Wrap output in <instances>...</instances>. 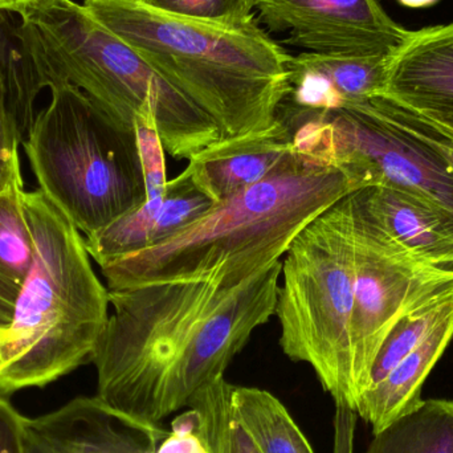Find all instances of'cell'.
Segmentation results:
<instances>
[{
  "mask_svg": "<svg viewBox=\"0 0 453 453\" xmlns=\"http://www.w3.org/2000/svg\"><path fill=\"white\" fill-rule=\"evenodd\" d=\"M281 268L276 261L236 287L210 276L109 290L96 396L153 425L188 407L274 316Z\"/></svg>",
  "mask_w": 453,
  "mask_h": 453,
  "instance_id": "6da1fadb",
  "label": "cell"
},
{
  "mask_svg": "<svg viewBox=\"0 0 453 453\" xmlns=\"http://www.w3.org/2000/svg\"><path fill=\"white\" fill-rule=\"evenodd\" d=\"M252 188L215 204L170 239L101 266L108 290L219 277L236 287L289 250L309 223L358 190L317 141Z\"/></svg>",
  "mask_w": 453,
  "mask_h": 453,
  "instance_id": "7a4b0ae2",
  "label": "cell"
},
{
  "mask_svg": "<svg viewBox=\"0 0 453 453\" xmlns=\"http://www.w3.org/2000/svg\"><path fill=\"white\" fill-rule=\"evenodd\" d=\"M88 12L209 114L222 140L274 127L289 93L288 55L255 20L212 26L138 0H84Z\"/></svg>",
  "mask_w": 453,
  "mask_h": 453,
  "instance_id": "3957f363",
  "label": "cell"
},
{
  "mask_svg": "<svg viewBox=\"0 0 453 453\" xmlns=\"http://www.w3.org/2000/svg\"><path fill=\"white\" fill-rule=\"evenodd\" d=\"M19 34L40 88L73 85L114 121L158 130L175 159H190L222 140L214 119L173 87L140 53L72 0L20 8Z\"/></svg>",
  "mask_w": 453,
  "mask_h": 453,
  "instance_id": "277c9868",
  "label": "cell"
},
{
  "mask_svg": "<svg viewBox=\"0 0 453 453\" xmlns=\"http://www.w3.org/2000/svg\"><path fill=\"white\" fill-rule=\"evenodd\" d=\"M35 260L16 303L11 364L0 395L45 388L92 362L109 319V290L90 264L84 237L42 190L23 196Z\"/></svg>",
  "mask_w": 453,
  "mask_h": 453,
  "instance_id": "5b68a950",
  "label": "cell"
},
{
  "mask_svg": "<svg viewBox=\"0 0 453 453\" xmlns=\"http://www.w3.org/2000/svg\"><path fill=\"white\" fill-rule=\"evenodd\" d=\"M50 90L24 150L40 190L89 236L148 201L137 134L79 88Z\"/></svg>",
  "mask_w": 453,
  "mask_h": 453,
  "instance_id": "8992f818",
  "label": "cell"
},
{
  "mask_svg": "<svg viewBox=\"0 0 453 453\" xmlns=\"http://www.w3.org/2000/svg\"><path fill=\"white\" fill-rule=\"evenodd\" d=\"M282 261L276 314L280 346L305 362L325 391L357 411L351 319L356 279L351 196L341 199L296 236Z\"/></svg>",
  "mask_w": 453,
  "mask_h": 453,
  "instance_id": "52a82bcc",
  "label": "cell"
},
{
  "mask_svg": "<svg viewBox=\"0 0 453 453\" xmlns=\"http://www.w3.org/2000/svg\"><path fill=\"white\" fill-rule=\"evenodd\" d=\"M350 196L356 242L351 349L359 401L391 329L407 314L452 297L453 266L433 265L410 253L358 203L354 193Z\"/></svg>",
  "mask_w": 453,
  "mask_h": 453,
  "instance_id": "ba28073f",
  "label": "cell"
},
{
  "mask_svg": "<svg viewBox=\"0 0 453 453\" xmlns=\"http://www.w3.org/2000/svg\"><path fill=\"white\" fill-rule=\"evenodd\" d=\"M308 111L321 129L333 164L358 190L388 186L453 215V174L449 167L430 149L380 117L369 100Z\"/></svg>",
  "mask_w": 453,
  "mask_h": 453,
  "instance_id": "9c48e42d",
  "label": "cell"
},
{
  "mask_svg": "<svg viewBox=\"0 0 453 453\" xmlns=\"http://www.w3.org/2000/svg\"><path fill=\"white\" fill-rule=\"evenodd\" d=\"M255 8L269 31L321 55L391 58L411 35L380 0H255Z\"/></svg>",
  "mask_w": 453,
  "mask_h": 453,
  "instance_id": "30bf717a",
  "label": "cell"
},
{
  "mask_svg": "<svg viewBox=\"0 0 453 453\" xmlns=\"http://www.w3.org/2000/svg\"><path fill=\"white\" fill-rule=\"evenodd\" d=\"M27 423L61 453H157L170 433L161 425L129 417L97 396H79L42 417L27 418Z\"/></svg>",
  "mask_w": 453,
  "mask_h": 453,
  "instance_id": "8fae6325",
  "label": "cell"
},
{
  "mask_svg": "<svg viewBox=\"0 0 453 453\" xmlns=\"http://www.w3.org/2000/svg\"><path fill=\"white\" fill-rule=\"evenodd\" d=\"M215 204L186 169L167 182L164 193L87 236L88 253L98 265H105L170 239L203 217Z\"/></svg>",
  "mask_w": 453,
  "mask_h": 453,
  "instance_id": "7c38bea8",
  "label": "cell"
},
{
  "mask_svg": "<svg viewBox=\"0 0 453 453\" xmlns=\"http://www.w3.org/2000/svg\"><path fill=\"white\" fill-rule=\"evenodd\" d=\"M298 154L292 130L279 119L265 132L207 146L188 159L186 169L196 185L220 203L271 177Z\"/></svg>",
  "mask_w": 453,
  "mask_h": 453,
  "instance_id": "4fadbf2b",
  "label": "cell"
},
{
  "mask_svg": "<svg viewBox=\"0 0 453 453\" xmlns=\"http://www.w3.org/2000/svg\"><path fill=\"white\" fill-rule=\"evenodd\" d=\"M390 58H353L303 52L288 61L289 93L300 108L337 109L385 95Z\"/></svg>",
  "mask_w": 453,
  "mask_h": 453,
  "instance_id": "5bb4252c",
  "label": "cell"
},
{
  "mask_svg": "<svg viewBox=\"0 0 453 453\" xmlns=\"http://www.w3.org/2000/svg\"><path fill=\"white\" fill-rule=\"evenodd\" d=\"M383 97L417 111L453 113V23L411 31L388 60Z\"/></svg>",
  "mask_w": 453,
  "mask_h": 453,
  "instance_id": "9a60e30c",
  "label": "cell"
},
{
  "mask_svg": "<svg viewBox=\"0 0 453 453\" xmlns=\"http://www.w3.org/2000/svg\"><path fill=\"white\" fill-rule=\"evenodd\" d=\"M358 203L410 253L426 263L453 266V215L388 186L354 191Z\"/></svg>",
  "mask_w": 453,
  "mask_h": 453,
  "instance_id": "2e32d148",
  "label": "cell"
},
{
  "mask_svg": "<svg viewBox=\"0 0 453 453\" xmlns=\"http://www.w3.org/2000/svg\"><path fill=\"white\" fill-rule=\"evenodd\" d=\"M453 338V303L430 334L382 382L365 391L357 414L378 434L423 403L422 391L430 372Z\"/></svg>",
  "mask_w": 453,
  "mask_h": 453,
  "instance_id": "e0dca14e",
  "label": "cell"
},
{
  "mask_svg": "<svg viewBox=\"0 0 453 453\" xmlns=\"http://www.w3.org/2000/svg\"><path fill=\"white\" fill-rule=\"evenodd\" d=\"M23 196V182L0 194V329L12 324L19 296L34 265L35 240Z\"/></svg>",
  "mask_w": 453,
  "mask_h": 453,
  "instance_id": "ac0fdd59",
  "label": "cell"
},
{
  "mask_svg": "<svg viewBox=\"0 0 453 453\" xmlns=\"http://www.w3.org/2000/svg\"><path fill=\"white\" fill-rule=\"evenodd\" d=\"M231 403L260 453H313L284 404L268 391L232 385Z\"/></svg>",
  "mask_w": 453,
  "mask_h": 453,
  "instance_id": "d6986e66",
  "label": "cell"
},
{
  "mask_svg": "<svg viewBox=\"0 0 453 453\" xmlns=\"http://www.w3.org/2000/svg\"><path fill=\"white\" fill-rule=\"evenodd\" d=\"M364 453H453V402H423L374 434Z\"/></svg>",
  "mask_w": 453,
  "mask_h": 453,
  "instance_id": "ffe728a7",
  "label": "cell"
},
{
  "mask_svg": "<svg viewBox=\"0 0 453 453\" xmlns=\"http://www.w3.org/2000/svg\"><path fill=\"white\" fill-rule=\"evenodd\" d=\"M0 68L4 76L8 108L24 142L36 119L35 100L42 88L24 52L19 21L13 13L0 12Z\"/></svg>",
  "mask_w": 453,
  "mask_h": 453,
  "instance_id": "44dd1931",
  "label": "cell"
},
{
  "mask_svg": "<svg viewBox=\"0 0 453 453\" xmlns=\"http://www.w3.org/2000/svg\"><path fill=\"white\" fill-rule=\"evenodd\" d=\"M232 385L226 378L204 388L188 406L202 418V435L209 453H260L236 419L231 403Z\"/></svg>",
  "mask_w": 453,
  "mask_h": 453,
  "instance_id": "7402d4cb",
  "label": "cell"
},
{
  "mask_svg": "<svg viewBox=\"0 0 453 453\" xmlns=\"http://www.w3.org/2000/svg\"><path fill=\"white\" fill-rule=\"evenodd\" d=\"M453 303L452 297L404 316L386 337L370 374L369 388L382 382L411 351L425 341ZM366 390V391H367ZM364 395V394H362Z\"/></svg>",
  "mask_w": 453,
  "mask_h": 453,
  "instance_id": "603a6c76",
  "label": "cell"
},
{
  "mask_svg": "<svg viewBox=\"0 0 453 453\" xmlns=\"http://www.w3.org/2000/svg\"><path fill=\"white\" fill-rule=\"evenodd\" d=\"M380 117L396 129L406 133L426 148L430 149L453 174V134L438 127L414 109L401 105L390 98L375 97L369 100Z\"/></svg>",
  "mask_w": 453,
  "mask_h": 453,
  "instance_id": "cb8c5ba5",
  "label": "cell"
},
{
  "mask_svg": "<svg viewBox=\"0 0 453 453\" xmlns=\"http://www.w3.org/2000/svg\"><path fill=\"white\" fill-rule=\"evenodd\" d=\"M159 12L212 26L242 27L255 20V0H138Z\"/></svg>",
  "mask_w": 453,
  "mask_h": 453,
  "instance_id": "d4e9b609",
  "label": "cell"
},
{
  "mask_svg": "<svg viewBox=\"0 0 453 453\" xmlns=\"http://www.w3.org/2000/svg\"><path fill=\"white\" fill-rule=\"evenodd\" d=\"M20 143L18 127L8 108L4 76L0 68V194L12 188L15 183L23 182L19 157Z\"/></svg>",
  "mask_w": 453,
  "mask_h": 453,
  "instance_id": "484cf974",
  "label": "cell"
},
{
  "mask_svg": "<svg viewBox=\"0 0 453 453\" xmlns=\"http://www.w3.org/2000/svg\"><path fill=\"white\" fill-rule=\"evenodd\" d=\"M138 146L142 157L143 169H145L146 188H148V199L154 198L164 193L166 188V164H165V151L159 138L158 130L148 125H140L135 127Z\"/></svg>",
  "mask_w": 453,
  "mask_h": 453,
  "instance_id": "4316f807",
  "label": "cell"
},
{
  "mask_svg": "<svg viewBox=\"0 0 453 453\" xmlns=\"http://www.w3.org/2000/svg\"><path fill=\"white\" fill-rule=\"evenodd\" d=\"M157 453H209L202 435V418L196 409L178 415L172 423V431L161 441Z\"/></svg>",
  "mask_w": 453,
  "mask_h": 453,
  "instance_id": "83f0119b",
  "label": "cell"
},
{
  "mask_svg": "<svg viewBox=\"0 0 453 453\" xmlns=\"http://www.w3.org/2000/svg\"><path fill=\"white\" fill-rule=\"evenodd\" d=\"M0 453H27V418L0 395Z\"/></svg>",
  "mask_w": 453,
  "mask_h": 453,
  "instance_id": "f1b7e54d",
  "label": "cell"
},
{
  "mask_svg": "<svg viewBox=\"0 0 453 453\" xmlns=\"http://www.w3.org/2000/svg\"><path fill=\"white\" fill-rule=\"evenodd\" d=\"M358 414L342 403H335L334 453H353L354 428Z\"/></svg>",
  "mask_w": 453,
  "mask_h": 453,
  "instance_id": "f546056e",
  "label": "cell"
},
{
  "mask_svg": "<svg viewBox=\"0 0 453 453\" xmlns=\"http://www.w3.org/2000/svg\"><path fill=\"white\" fill-rule=\"evenodd\" d=\"M27 453H61L48 444L42 436L37 435L27 423Z\"/></svg>",
  "mask_w": 453,
  "mask_h": 453,
  "instance_id": "4dcf8cb0",
  "label": "cell"
},
{
  "mask_svg": "<svg viewBox=\"0 0 453 453\" xmlns=\"http://www.w3.org/2000/svg\"><path fill=\"white\" fill-rule=\"evenodd\" d=\"M418 113L423 114L426 119L453 134V113H443V111H418Z\"/></svg>",
  "mask_w": 453,
  "mask_h": 453,
  "instance_id": "1f68e13d",
  "label": "cell"
},
{
  "mask_svg": "<svg viewBox=\"0 0 453 453\" xmlns=\"http://www.w3.org/2000/svg\"><path fill=\"white\" fill-rule=\"evenodd\" d=\"M11 364L10 332L0 329V372Z\"/></svg>",
  "mask_w": 453,
  "mask_h": 453,
  "instance_id": "d6a6232c",
  "label": "cell"
},
{
  "mask_svg": "<svg viewBox=\"0 0 453 453\" xmlns=\"http://www.w3.org/2000/svg\"><path fill=\"white\" fill-rule=\"evenodd\" d=\"M36 0H0V12L13 13L15 15L20 8L31 4Z\"/></svg>",
  "mask_w": 453,
  "mask_h": 453,
  "instance_id": "836d02e7",
  "label": "cell"
},
{
  "mask_svg": "<svg viewBox=\"0 0 453 453\" xmlns=\"http://www.w3.org/2000/svg\"><path fill=\"white\" fill-rule=\"evenodd\" d=\"M399 4L409 8H427L433 7L439 0H398Z\"/></svg>",
  "mask_w": 453,
  "mask_h": 453,
  "instance_id": "e575fe53",
  "label": "cell"
}]
</instances>
